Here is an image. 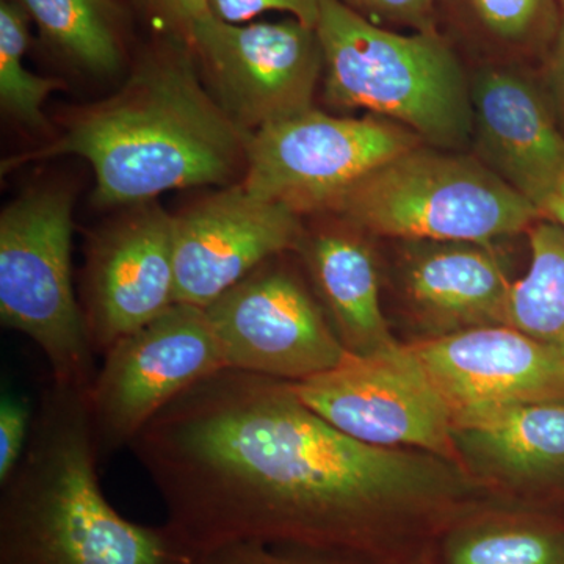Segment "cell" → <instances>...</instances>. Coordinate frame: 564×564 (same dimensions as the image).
<instances>
[{
	"instance_id": "cell-1",
	"label": "cell",
	"mask_w": 564,
	"mask_h": 564,
	"mask_svg": "<svg viewBox=\"0 0 564 564\" xmlns=\"http://www.w3.org/2000/svg\"><path fill=\"white\" fill-rule=\"evenodd\" d=\"M129 451L161 494L165 524L198 554L259 543L417 564L491 500L462 464L364 444L288 381L239 370L193 386Z\"/></svg>"
},
{
	"instance_id": "cell-2",
	"label": "cell",
	"mask_w": 564,
	"mask_h": 564,
	"mask_svg": "<svg viewBox=\"0 0 564 564\" xmlns=\"http://www.w3.org/2000/svg\"><path fill=\"white\" fill-rule=\"evenodd\" d=\"M250 137L204 88L191 52L177 46L141 62L120 91L74 113L57 139L3 162V172L77 155L95 172V204L131 207L165 192L243 180Z\"/></svg>"
},
{
	"instance_id": "cell-3",
	"label": "cell",
	"mask_w": 564,
	"mask_h": 564,
	"mask_svg": "<svg viewBox=\"0 0 564 564\" xmlns=\"http://www.w3.org/2000/svg\"><path fill=\"white\" fill-rule=\"evenodd\" d=\"M87 391L52 381L31 440L0 485V564H196L172 527L141 525L99 484Z\"/></svg>"
},
{
	"instance_id": "cell-4",
	"label": "cell",
	"mask_w": 564,
	"mask_h": 564,
	"mask_svg": "<svg viewBox=\"0 0 564 564\" xmlns=\"http://www.w3.org/2000/svg\"><path fill=\"white\" fill-rule=\"evenodd\" d=\"M315 31L329 106L372 111L440 150L470 144V80L440 36L384 31L343 0H321Z\"/></svg>"
},
{
	"instance_id": "cell-5",
	"label": "cell",
	"mask_w": 564,
	"mask_h": 564,
	"mask_svg": "<svg viewBox=\"0 0 564 564\" xmlns=\"http://www.w3.org/2000/svg\"><path fill=\"white\" fill-rule=\"evenodd\" d=\"M326 212L370 237L496 243L541 214L474 155L419 144L367 174Z\"/></svg>"
},
{
	"instance_id": "cell-6",
	"label": "cell",
	"mask_w": 564,
	"mask_h": 564,
	"mask_svg": "<svg viewBox=\"0 0 564 564\" xmlns=\"http://www.w3.org/2000/svg\"><path fill=\"white\" fill-rule=\"evenodd\" d=\"M73 196L29 188L0 215V321L43 352L52 381L87 391L96 370L70 274Z\"/></svg>"
},
{
	"instance_id": "cell-7",
	"label": "cell",
	"mask_w": 564,
	"mask_h": 564,
	"mask_svg": "<svg viewBox=\"0 0 564 564\" xmlns=\"http://www.w3.org/2000/svg\"><path fill=\"white\" fill-rule=\"evenodd\" d=\"M422 143L377 115L334 117L313 106L251 133L240 184L300 215L326 212L367 174Z\"/></svg>"
},
{
	"instance_id": "cell-8",
	"label": "cell",
	"mask_w": 564,
	"mask_h": 564,
	"mask_svg": "<svg viewBox=\"0 0 564 564\" xmlns=\"http://www.w3.org/2000/svg\"><path fill=\"white\" fill-rule=\"evenodd\" d=\"M88 389V411L104 459L129 448L174 400L225 370L206 310L176 303L102 355Z\"/></svg>"
},
{
	"instance_id": "cell-9",
	"label": "cell",
	"mask_w": 564,
	"mask_h": 564,
	"mask_svg": "<svg viewBox=\"0 0 564 564\" xmlns=\"http://www.w3.org/2000/svg\"><path fill=\"white\" fill-rule=\"evenodd\" d=\"M307 408L340 432L377 447L459 462L454 414L413 344L351 355L328 372L291 383Z\"/></svg>"
},
{
	"instance_id": "cell-10",
	"label": "cell",
	"mask_w": 564,
	"mask_h": 564,
	"mask_svg": "<svg viewBox=\"0 0 564 564\" xmlns=\"http://www.w3.org/2000/svg\"><path fill=\"white\" fill-rule=\"evenodd\" d=\"M204 310L229 370L299 383L350 356L310 282L284 254Z\"/></svg>"
},
{
	"instance_id": "cell-11",
	"label": "cell",
	"mask_w": 564,
	"mask_h": 564,
	"mask_svg": "<svg viewBox=\"0 0 564 564\" xmlns=\"http://www.w3.org/2000/svg\"><path fill=\"white\" fill-rule=\"evenodd\" d=\"M185 41L202 61L215 99L243 131L313 107L323 76L314 28L296 20L228 24L209 14Z\"/></svg>"
},
{
	"instance_id": "cell-12",
	"label": "cell",
	"mask_w": 564,
	"mask_h": 564,
	"mask_svg": "<svg viewBox=\"0 0 564 564\" xmlns=\"http://www.w3.org/2000/svg\"><path fill=\"white\" fill-rule=\"evenodd\" d=\"M128 209L88 245L80 307L95 355L177 303L174 215L155 199Z\"/></svg>"
},
{
	"instance_id": "cell-13",
	"label": "cell",
	"mask_w": 564,
	"mask_h": 564,
	"mask_svg": "<svg viewBox=\"0 0 564 564\" xmlns=\"http://www.w3.org/2000/svg\"><path fill=\"white\" fill-rule=\"evenodd\" d=\"M302 215L242 184L174 215L177 303L207 307L270 259L296 251Z\"/></svg>"
},
{
	"instance_id": "cell-14",
	"label": "cell",
	"mask_w": 564,
	"mask_h": 564,
	"mask_svg": "<svg viewBox=\"0 0 564 564\" xmlns=\"http://www.w3.org/2000/svg\"><path fill=\"white\" fill-rule=\"evenodd\" d=\"M454 419L564 400V358L511 326L413 343Z\"/></svg>"
},
{
	"instance_id": "cell-15",
	"label": "cell",
	"mask_w": 564,
	"mask_h": 564,
	"mask_svg": "<svg viewBox=\"0 0 564 564\" xmlns=\"http://www.w3.org/2000/svg\"><path fill=\"white\" fill-rule=\"evenodd\" d=\"M474 158L538 210L564 177V133L532 80L508 68L470 80Z\"/></svg>"
},
{
	"instance_id": "cell-16",
	"label": "cell",
	"mask_w": 564,
	"mask_h": 564,
	"mask_svg": "<svg viewBox=\"0 0 564 564\" xmlns=\"http://www.w3.org/2000/svg\"><path fill=\"white\" fill-rule=\"evenodd\" d=\"M399 288L425 337L507 326L513 278L496 243L406 240Z\"/></svg>"
},
{
	"instance_id": "cell-17",
	"label": "cell",
	"mask_w": 564,
	"mask_h": 564,
	"mask_svg": "<svg viewBox=\"0 0 564 564\" xmlns=\"http://www.w3.org/2000/svg\"><path fill=\"white\" fill-rule=\"evenodd\" d=\"M467 474L497 497H533L564 488V400L454 419Z\"/></svg>"
},
{
	"instance_id": "cell-18",
	"label": "cell",
	"mask_w": 564,
	"mask_h": 564,
	"mask_svg": "<svg viewBox=\"0 0 564 564\" xmlns=\"http://www.w3.org/2000/svg\"><path fill=\"white\" fill-rule=\"evenodd\" d=\"M369 234L340 220L307 231L295 252L340 343L351 355L395 347L383 306L381 273Z\"/></svg>"
},
{
	"instance_id": "cell-19",
	"label": "cell",
	"mask_w": 564,
	"mask_h": 564,
	"mask_svg": "<svg viewBox=\"0 0 564 564\" xmlns=\"http://www.w3.org/2000/svg\"><path fill=\"white\" fill-rule=\"evenodd\" d=\"M478 505L434 545L437 564H564V519L532 508Z\"/></svg>"
},
{
	"instance_id": "cell-20",
	"label": "cell",
	"mask_w": 564,
	"mask_h": 564,
	"mask_svg": "<svg viewBox=\"0 0 564 564\" xmlns=\"http://www.w3.org/2000/svg\"><path fill=\"white\" fill-rule=\"evenodd\" d=\"M529 243V269L511 288L507 326L564 358V229L540 218Z\"/></svg>"
},
{
	"instance_id": "cell-21",
	"label": "cell",
	"mask_w": 564,
	"mask_h": 564,
	"mask_svg": "<svg viewBox=\"0 0 564 564\" xmlns=\"http://www.w3.org/2000/svg\"><path fill=\"white\" fill-rule=\"evenodd\" d=\"M20 6L82 69L111 76L120 68V44L101 0H20Z\"/></svg>"
},
{
	"instance_id": "cell-22",
	"label": "cell",
	"mask_w": 564,
	"mask_h": 564,
	"mask_svg": "<svg viewBox=\"0 0 564 564\" xmlns=\"http://www.w3.org/2000/svg\"><path fill=\"white\" fill-rule=\"evenodd\" d=\"M29 47V14L20 3L3 0L0 6V106L14 121L31 129L47 128L44 102L63 84L25 69Z\"/></svg>"
},
{
	"instance_id": "cell-23",
	"label": "cell",
	"mask_w": 564,
	"mask_h": 564,
	"mask_svg": "<svg viewBox=\"0 0 564 564\" xmlns=\"http://www.w3.org/2000/svg\"><path fill=\"white\" fill-rule=\"evenodd\" d=\"M481 28L503 43H522L543 20L547 0H469Z\"/></svg>"
},
{
	"instance_id": "cell-24",
	"label": "cell",
	"mask_w": 564,
	"mask_h": 564,
	"mask_svg": "<svg viewBox=\"0 0 564 564\" xmlns=\"http://www.w3.org/2000/svg\"><path fill=\"white\" fill-rule=\"evenodd\" d=\"M35 411L24 397L7 393L0 402V485L9 480L28 448Z\"/></svg>"
},
{
	"instance_id": "cell-25",
	"label": "cell",
	"mask_w": 564,
	"mask_h": 564,
	"mask_svg": "<svg viewBox=\"0 0 564 564\" xmlns=\"http://www.w3.org/2000/svg\"><path fill=\"white\" fill-rule=\"evenodd\" d=\"M207 7L212 17L228 24H242L265 11H285L315 29L321 18V0H207Z\"/></svg>"
},
{
	"instance_id": "cell-26",
	"label": "cell",
	"mask_w": 564,
	"mask_h": 564,
	"mask_svg": "<svg viewBox=\"0 0 564 564\" xmlns=\"http://www.w3.org/2000/svg\"><path fill=\"white\" fill-rule=\"evenodd\" d=\"M347 2L373 17L417 25L421 31H430L426 21L432 14L434 0H347Z\"/></svg>"
},
{
	"instance_id": "cell-27",
	"label": "cell",
	"mask_w": 564,
	"mask_h": 564,
	"mask_svg": "<svg viewBox=\"0 0 564 564\" xmlns=\"http://www.w3.org/2000/svg\"><path fill=\"white\" fill-rule=\"evenodd\" d=\"M196 564H282L280 555L269 545L234 543L212 549L199 555Z\"/></svg>"
},
{
	"instance_id": "cell-28",
	"label": "cell",
	"mask_w": 564,
	"mask_h": 564,
	"mask_svg": "<svg viewBox=\"0 0 564 564\" xmlns=\"http://www.w3.org/2000/svg\"><path fill=\"white\" fill-rule=\"evenodd\" d=\"M147 2L162 20L180 31L184 40L196 22L210 14L207 0H147Z\"/></svg>"
},
{
	"instance_id": "cell-29",
	"label": "cell",
	"mask_w": 564,
	"mask_h": 564,
	"mask_svg": "<svg viewBox=\"0 0 564 564\" xmlns=\"http://www.w3.org/2000/svg\"><path fill=\"white\" fill-rule=\"evenodd\" d=\"M282 564H381L343 552L313 551L300 547H272Z\"/></svg>"
},
{
	"instance_id": "cell-30",
	"label": "cell",
	"mask_w": 564,
	"mask_h": 564,
	"mask_svg": "<svg viewBox=\"0 0 564 564\" xmlns=\"http://www.w3.org/2000/svg\"><path fill=\"white\" fill-rule=\"evenodd\" d=\"M549 87H551L555 109L564 121V20L560 25L551 65H549Z\"/></svg>"
},
{
	"instance_id": "cell-31",
	"label": "cell",
	"mask_w": 564,
	"mask_h": 564,
	"mask_svg": "<svg viewBox=\"0 0 564 564\" xmlns=\"http://www.w3.org/2000/svg\"><path fill=\"white\" fill-rule=\"evenodd\" d=\"M541 218L556 223L564 229V177L540 209Z\"/></svg>"
},
{
	"instance_id": "cell-32",
	"label": "cell",
	"mask_w": 564,
	"mask_h": 564,
	"mask_svg": "<svg viewBox=\"0 0 564 564\" xmlns=\"http://www.w3.org/2000/svg\"><path fill=\"white\" fill-rule=\"evenodd\" d=\"M417 564H437L436 562H434L433 558H429V560H423V562L421 563H417Z\"/></svg>"
},
{
	"instance_id": "cell-33",
	"label": "cell",
	"mask_w": 564,
	"mask_h": 564,
	"mask_svg": "<svg viewBox=\"0 0 564 564\" xmlns=\"http://www.w3.org/2000/svg\"><path fill=\"white\" fill-rule=\"evenodd\" d=\"M558 2H560V6H562L563 13H564V0H558Z\"/></svg>"
}]
</instances>
